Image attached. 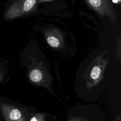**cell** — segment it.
<instances>
[{"label": "cell", "mask_w": 121, "mask_h": 121, "mask_svg": "<svg viewBox=\"0 0 121 121\" xmlns=\"http://www.w3.org/2000/svg\"><path fill=\"white\" fill-rule=\"evenodd\" d=\"M30 121H37V119H36L35 117H33V118H31Z\"/></svg>", "instance_id": "cell-7"}, {"label": "cell", "mask_w": 121, "mask_h": 121, "mask_svg": "<svg viewBox=\"0 0 121 121\" xmlns=\"http://www.w3.org/2000/svg\"><path fill=\"white\" fill-rule=\"evenodd\" d=\"M43 75L41 71L37 69H33L29 73V78L34 82H38L42 78Z\"/></svg>", "instance_id": "cell-2"}, {"label": "cell", "mask_w": 121, "mask_h": 121, "mask_svg": "<svg viewBox=\"0 0 121 121\" xmlns=\"http://www.w3.org/2000/svg\"><path fill=\"white\" fill-rule=\"evenodd\" d=\"M88 1L90 4L95 8L100 7L102 3L101 0H88Z\"/></svg>", "instance_id": "cell-6"}, {"label": "cell", "mask_w": 121, "mask_h": 121, "mask_svg": "<svg viewBox=\"0 0 121 121\" xmlns=\"http://www.w3.org/2000/svg\"><path fill=\"white\" fill-rule=\"evenodd\" d=\"M100 73H101L100 68L98 66H95L92 69V70L91 71V73H90L91 78L95 80L99 78L100 75Z\"/></svg>", "instance_id": "cell-4"}, {"label": "cell", "mask_w": 121, "mask_h": 121, "mask_svg": "<svg viewBox=\"0 0 121 121\" xmlns=\"http://www.w3.org/2000/svg\"><path fill=\"white\" fill-rule=\"evenodd\" d=\"M119 1H120V0H112V1L114 3H117Z\"/></svg>", "instance_id": "cell-8"}, {"label": "cell", "mask_w": 121, "mask_h": 121, "mask_svg": "<svg viewBox=\"0 0 121 121\" xmlns=\"http://www.w3.org/2000/svg\"></svg>", "instance_id": "cell-10"}, {"label": "cell", "mask_w": 121, "mask_h": 121, "mask_svg": "<svg viewBox=\"0 0 121 121\" xmlns=\"http://www.w3.org/2000/svg\"><path fill=\"white\" fill-rule=\"evenodd\" d=\"M0 109L6 121H24L21 112L7 104H1Z\"/></svg>", "instance_id": "cell-1"}, {"label": "cell", "mask_w": 121, "mask_h": 121, "mask_svg": "<svg viewBox=\"0 0 121 121\" xmlns=\"http://www.w3.org/2000/svg\"><path fill=\"white\" fill-rule=\"evenodd\" d=\"M35 0H26L23 5V9L25 11L30 10L35 4Z\"/></svg>", "instance_id": "cell-5"}, {"label": "cell", "mask_w": 121, "mask_h": 121, "mask_svg": "<svg viewBox=\"0 0 121 121\" xmlns=\"http://www.w3.org/2000/svg\"><path fill=\"white\" fill-rule=\"evenodd\" d=\"M47 41L48 44L52 47H58L60 45L59 40L55 37L50 36L47 37Z\"/></svg>", "instance_id": "cell-3"}, {"label": "cell", "mask_w": 121, "mask_h": 121, "mask_svg": "<svg viewBox=\"0 0 121 121\" xmlns=\"http://www.w3.org/2000/svg\"><path fill=\"white\" fill-rule=\"evenodd\" d=\"M47 0H43L42 1H47Z\"/></svg>", "instance_id": "cell-9"}]
</instances>
